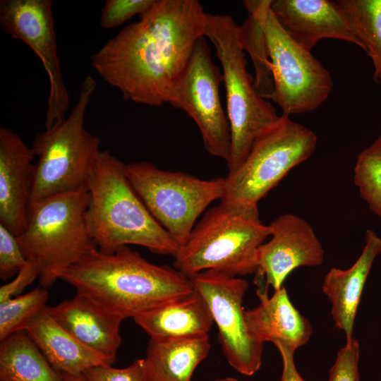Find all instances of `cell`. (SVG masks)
Masks as SVG:
<instances>
[{
    "mask_svg": "<svg viewBox=\"0 0 381 381\" xmlns=\"http://www.w3.org/2000/svg\"><path fill=\"white\" fill-rule=\"evenodd\" d=\"M206 13L197 0H155L140 20L124 27L90 58L91 66L124 99L169 103L198 40Z\"/></svg>",
    "mask_w": 381,
    "mask_h": 381,
    "instance_id": "cell-1",
    "label": "cell"
},
{
    "mask_svg": "<svg viewBox=\"0 0 381 381\" xmlns=\"http://www.w3.org/2000/svg\"><path fill=\"white\" fill-rule=\"evenodd\" d=\"M61 279L124 319L195 291L188 277L174 267L148 262L128 246L112 253L95 250L71 266Z\"/></svg>",
    "mask_w": 381,
    "mask_h": 381,
    "instance_id": "cell-2",
    "label": "cell"
},
{
    "mask_svg": "<svg viewBox=\"0 0 381 381\" xmlns=\"http://www.w3.org/2000/svg\"><path fill=\"white\" fill-rule=\"evenodd\" d=\"M86 226L97 249L112 253L128 245L174 257L180 246L151 214L126 174V164L100 150L90 171Z\"/></svg>",
    "mask_w": 381,
    "mask_h": 381,
    "instance_id": "cell-3",
    "label": "cell"
},
{
    "mask_svg": "<svg viewBox=\"0 0 381 381\" xmlns=\"http://www.w3.org/2000/svg\"><path fill=\"white\" fill-rule=\"evenodd\" d=\"M270 234L258 211L219 203L195 225L174 267L188 277L211 270L238 277L255 274L258 248Z\"/></svg>",
    "mask_w": 381,
    "mask_h": 381,
    "instance_id": "cell-4",
    "label": "cell"
},
{
    "mask_svg": "<svg viewBox=\"0 0 381 381\" xmlns=\"http://www.w3.org/2000/svg\"><path fill=\"white\" fill-rule=\"evenodd\" d=\"M205 37L214 45L222 68L231 131V153L226 164L228 174H231L243 164L255 140L281 116L255 90L246 68L239 25L233 17L206 13Z\"/></svg>",
    "mask_w": 381,
    "mask_h": 381,
    "instance_id": "cell-5",
    "label": "cell"
},
{
    "mask_svg": "<svg viewBox=\"0 0 381 381\" xmlns=\"http://www.w3.org/2000/svg\"><path fill=\"white\" fill-rule=\"evenodd\" d=\"M95 87V80L87 75L69 115L52 128L36 134L32 149L37 162L30 205L86 188L90 171L100 151V138L84 126L85 112Z\"/></svg>",
    "mask_w": 381,
    "mask_h": 381,
    "instance_id": "cell-6",
    "label": "cell"
},
{
    "mask_svg": "<svg viewBox=\"0 0 381 381\" xmlns=\"http://www.w3.org/2000/svg\"><path fill=\"white\" fill-rule=\"evenodd\" d=\"M85 188L30 205L26 226L16 236L27 260L39 262L40 286L47 289L71 266L97 250L85 223Z\"/></svg>",
    "mask_w": 381,
    "mask_h": 381,
    "instance_id": "cell-7",
    "label": "cell"
},
{
    "mask_svg": "<svg viewBox=\"0 0 381 381\" xmlns=\"http://www.w3.org/2000/svg\"><path fill=\"white\" fill-rule=\"evenodd\" d=\"M316 134L289 116L278 121L254 142L243 164L225 177L222 205L258 211V205L296 166L315 151Z\"/></svg>",
    "mask_w": 381,
    "mask_h": 381,
    "instance_id": "cell-8",
    "label": "cell"
},
{
    "mask_svg": "<svg viewBox=\"0 0 381 381\" xmlns=\"http://www.w3.org/2000/svg\"><path fill=\"white\" fill-rule=\"evenodd\" d=\"M126 174L151 214L180 247L202 212L222 199L226 186L225 177L202 179L165 171L146 161L126 164Z\"/></svg>",
    "mask_w": 381,
    "mask_h": 381,
    "instance_id": "cell-9",
    "label": "cell"
},
{
    "mask_svg": "<svg viewBox=\"0 0 381 381\" xmlns=\"http://www.w3.org/2000/svg\"><path fill=\"white\" fill-rule=\"evenodd\" d=\"M265 28L274 80L272 100L287 116L316 110L333 90L329 72L286 32L271 9Z\"/></svg>",
    "mask_w": 381,
    "mask_h": 381,
    "instance_id": "cell-10",
    "label": "cell"
},
{
    "mask_svg": "<svg viewBox=\"0 0 381 381\" xmlns=\"http://www.w3.org/2000/svg\"><path fill=\"white\" fill-rule=\"evenodd\" d=\"M222 73L211 59L205 36L200 37L171 92L169 104L185 111L196 123L207 152L228 162L231 131L219 93Z\"/></svg>",
    "mask_w": 381,
    "mask_h": 381,
    "instance_id": "cell-11",
    "label": "cell"
},
{
    "mask_svg": "<svg viewBox=\"0 0 381 381\" xmlns=\"http://www.w3.org/2000/svg\"><path fill=\"white\" fill-rule=\"evenodd\" d=\"M189 278L210 308L228 363L241 374L254 375L262 364L263 344L251 336L246 325L243 304L248 282L212 270Z\"/></svg>",
    "mask_w": 381,
    "mask_h": 381,
    "instance_id": "cell-12",
    "label": "cell"
},
{
    "mask_svg": "<svg viewBox=\"0 0 381 381\" xmlns=\"http://www.w3.org/2000/svg\"><path fill=\"white\" fill-rule=\"evenodd\" d=\"M0 26L3 32L28 44L44 67L49 82L45 129H49L66 118L69 107L57 53L52 1L1 0Z\"/></svg>",
    "mask_w": 381,
    "mask_h": 381,
    "instance_id": "cell-13",
    "label": "cell"
},
{
    "mask_svg": "<svg viewBox=\"0 0 381 381\" xmlns=\"http://www.w3.org/2000/svg\"><path fill=\"white\" fill-rule=\"evenodd\" d=\"M269 226L271 238L258 248L255 278L277 290L295 269L322 263V244L306 220L286 213L275 218Z\"/></svg>",
    "mask_w": 381,
    "mask_h": 381,
    "instance_id": "cell-14",
    "label": "cell"
},
{
    "mask_svg": "<svg viewBox=\"0 0 381 381\" xmlns=\"http://www.w3.org/2000/svg\"><path fill=\"white\" fill-rule=\"evenodd\" d=\"M270 9L286 32L310 51L321 40L335 39L363 49L337 1L329 0H272Z\"/></svg>",
    "mask_w": 381,
    "mask_h": 381,
    "instance_id": "cell-15",
    "label": "cell"
},
{
    "mask_svg": "<svg viewBox=\"0 0 381 381\" xmlns=\"http://www.w3.org/2000/svg\"><path fill=\"white\" fill-rule=\"evenodd\" d=\"M35 157L18 134L0 128V224L15 236L27 223Z\"/></svg>",
    "mask_w": 381,
    "mask_h": 381,
    "instance_id": "cell-16",
    "label": "cell"
},
{
    "mask_svg": "<svg viewBox=\"0 0 381 381\" xmlns=\"http://www.w3.org/2000/svg\"><path fill=\"white\" fill-rule=\"evenodd\" d=\"M46 309L57 323L83 344L116 361L121 343L123 317L78 292L73 298L54 306H46Z\"/></svg>",
    "mask_w": 381,
    "mask_h": 381,
    "instance_id": "cell-17",
    "label": "cell"
},
{
    "mask_svg": "<svg viewBox=\"0 0 381 381\" xmlns=\"http://www.w3.org/2000/svg\"><path fill=\"white\" fill-rule=\"evenodd\" d=\"M255 285L259 303L245 311L251 336L262 344L270 341L294 351L306 344L313 333L311 325L292 304L284 286L270 297L265 283Z\"/></svg>",
    "mask_w": 381,
    "mask_h": 381,
    "instance_id": "cell-18",
    "label": "cell"
},
{
    "mask_svg": "<svg viewBox=\"0 0 381 381\" xmlns=\"http://www.w3.org/2000/svg\"><path fill=\"white\" fill-rule=\"evenodd\" d=\"M361 254L347 270L332 267L324 278L322 289L331 303L335 327L346 339L352 338L356 312L373 262L381 253V238L373 229L366 231Z\"/></svg>",
    "mask_w": 381,
    "mask_h": 381,
    "instance_id": "cell-19",
    "label": "cell"
},
{
    "mask_svg": "<svg viewBox=\"0 0 381 381\" xmlns=\"http://www.w3.org/2000/svg\"><path fill=\"white\" fill-rule=\"evenodd\" d=\"M46 306L24 329L56 371L79 375L94 366L114 363L76 339L52 318Z\"/></svg>",
    "mask_w": 381,
    "mask_h": 381,
    "instance_id": "cell-20",
    "label": "cell"
},
{
    "mask_svg": "<svg viewBox=\"0 0 381 381\" xmlns=\"http://www.w3.org/2000/svg\"><path fill=\"white\" fill-rule=\"evenodd\" d=\"M151 339H184L207 335L214 323L210 308L194 291L133 318Z\"/></svg>",
    "mask_w": 381,
    "mask_h": 381,
    "instance_id": "cell-21",
    "label": "cell"
},
{
    "mask_svg": "<svg viewBox=\"0 0 381 381\" xmlns=\"http://www.w3.org/2000/svg\"><path fill=\"white\" fill-rule=\"evenodd\" d=\"M210 349L208 334L184 339L150 338L145 358L147 381H191L194 370Z\"/></svg>",
    "mask_w": 381,
    "mask_h": 381,
    "instance_id": "cell-22",
    "label": "cell"
},
{
    "mask_svg": "<svg viewBox=\"0 0 381 381\" xmlns=\"http://www.w3.org/2000/svg\"><path fill=\"white\" fill-rule=\"evenodd\" d=\"M0 381H64L25 329L1 341Z\"/></svg>",
    "mask_w": 381,
    "mask_h": 381,
    "instance_id": "cell-23",
    "label": "cell"
},
{
    "mask_svg": "<svg viewBox=\"0 0 381 381\" xmlns=\"http://www.w3.org/2000/svg\"><path fill=\"white\" fill-rule=\"evenodd\" d=\"M242 3L248 16L239 25V39L253 61L255 90L262 98L272 99L274 80L265 28L272 0H244Z\"/></svg>",
    "mask_w": 381,
    "mask_h": 381,
    "instance_id": "cell-24",
    "label": "cell"
},
{
    "mask_svg": "<svg viewBox=\"0 0 381 381\" xmlns=\"http://www.w3.org/2000/svg\"><path fill=\"white\" fill-rule=\"evenodd\" d=\"M337 3L371 59L373 80L381 84V0H339Z\"/></svg>",
    "mask_w": 381,
    "mask_h": 381,
    "instance_id": "cell-25",
    "label": "cell"
},
{
    "mask_svg": "<svg viewBox=\"0 0 381 381\" xmlns=\"http://www.w3.org/2000/svg\"><path fill=\"white\" fill-rule=\"evenodd\" d=\"M353 181L361 198L381 219V135L358 155Z\"/></svg>",
    "mask_w": 381,
    "mask_h": 381,
    "instance_id": "cell-26",
    "label": "cell"
},
{
    "mask_svg": "<svg viewBox=\"0 0 381 381\" xmlns=\"http://www.w3.org/2000/svg\"><path fill=\"white\" fill-rule=\"evenodd\" d=\"M47 289L41 286L28 293L0 302V341L24 329L29 321L46 306Z\"/></svg>",
    "mask_w": 381,
    "mask_h": 381,
    "instance_id": "cell-27",
    "label": "cell"
},
{
    "mask_svg": "<svg viewBox=\"0 0 381 381\" xmlns=\"http://www.w3.org/2000/svg\"><path fill=\"white\" fill-rule=\"evenodd\" d=\"M155 2V0H107L101 11L99 25L104 29L119 27L135 16L140 17Z\"/></svg>",
    "mask_w": 381,
    "mask_h": 381,
    "instance_id": "cell-28",
    "label": "cell"
},
{
    "mask_svg": "<svg viewBox=\"0 0 381 381\" xmlns=\"http://www.w3.org/2000/svg\"><path fill=\"white\" fill-rule=\"evenodd\" d=\"M360 344L354 338L346 339L329 371L327 381H359Z\"/></svg>",
    "mask_w": 381,
    "mask_h": 381,
    "instance_id": "cell-29",
    "label": "cell"
},
{
    "mask_svg": "<svg viewBox=\"0 0 381 381\" xmlns=\"http://www.w3.org/2000/svg\"><path fill=\"white\" fill-rule=\"evenodd\" d=\"M28 260L16 236L0 224V278L6 280L16 276Z\"/></svg>",
    "mask_w": 381,
    "mask_h": 381,
    "instance_id": "cell-30",
    "label": "cell"
},
{
    "mask_svg": "<svg viewBox=\"0 0 381 381\" xmlns=\"http://www.w3.org/2000/svg\"><path fill=\"white\" fill-rule=\"evenodd\" d=\"M87 381H147L145 358L135 359L123 368L111 365H100L87 370L84 373Z\"/></svg>",
    "mask_w": 381,
    "mask_h": 381,
    "instance_id": "cell-31",
    "label": "cell"
},
{
    "mask_svg": "<svg viewBox=\"0 0 381 381\" xmlns=\"http://www.w3.org/2000/svg\"><path fill=\"white\" fill-rule=\"evenodd\" d=\"M40 267L37 261L28 260L10 282L0 288V302L19 296V294L40 276Z\"/></svg>",
    "mask_w": 381,
    "mask_h": 381,
    "instance_id": "cell-32",
    "label": "cell"
},
{
    "mask_svg": "<svg viewBox=\"0 0 381 381\" xmlns=\"http://www.w3.org/2000/svg\"><path fill=\"white\" fill-rule=\"evenodd\" d=\"M282 361L280 381H305L298 372L294 362V351L282 344L275 346Z\"/></svg>",
    "mask_w": 381,
    "mask_h": 381,
    "instance_id": "cell-33",
    "label": "cell"
},
{
    "mask_svg": "<svg viewBox=\"0 0 381 381\" xmlns=\"http://www.w3.org/2000/svg\"><path fill=\"white\" fill-rule=\"evenodd\" d=\"M64 381H87L84 375H71L66 373H61Z\"/></svg>",
    "mask_w": 381,
    "mask_h": 381,
    "instance_id": "cell-34",
    "label": "cell"
},
{
    "mask_svg": "<svg viewBox=\"0 0 381 381\" xmlns=\"http://www.w3.org/2000/svg\"><path fill=\"white\" fill-rule=\"evenodd\" d=\"M214 381H239V380L234 377H228L217 378Z\"/></svg>",
    "mask_w": 381,
    "mask_h": 381,
    "instance_id": "cell-35",
    "label": "cell"
}]
</instances>
